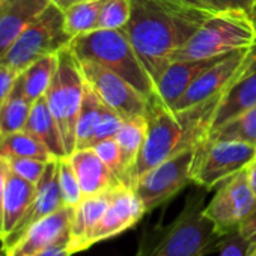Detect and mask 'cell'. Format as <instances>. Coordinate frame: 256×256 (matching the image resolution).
<instances>
[{
  "label": "cell",
  "mask_w": 256,
  "mask_h": 256,
  "mask_svg": "<svg viewBox=\"0 0 256 256\" xmlns=\"http://www.w3.org/2000/svg\"><path fill=\"white\" fill-rule=\"evenodd\" d=\"M211 14L172 0H132V16L124 30L154 83Z\"/></svg>",
  "instance_id": "1"
},
{
  "label": "cell",
  "mask_w": 256,
  "mask_h": 256,
  "mask_svg": "<svg viewBox=\"0 0 256 256\" xmlns=\"http://www.w3.org/2000/svg\"><path fill=\"white\" fill-rule=\"evenodd\" d=\"M220 95L180 112L168 107L158 92L146 98V134L130 174V188L152 168L194 148L208 138Z\"/></svg>",
  "instance_id": "2"
},
{
  "label": "cell",
  "mask_w": 256,
  "mask_h": 256,
  "mask_svg": "<svg viewBox=\"0 0 256 256\" xmlns=\"http://www.w3.org/2000/svg\"><path fill=\"white\" fill-rule=\"evenodd\" d=\"M204 198L190 194L172 223L145 229L136 256H205L218 250L224 235L205 214Z\"/></svg>",
  "instance_id": "3"
},
{
  "label": "cell",
  "mask_w": 256,
  "mask_h": 256,
  "mask_svg": "<svg viewBox=\"0 0 256 256\" xmlns=\"http://www.w3.org/2000/svg\"><path fill=\"white\" fill-rule=\"evenodd\" d=\"M70 48L78 60H92L116 72L145 98L157 92L124 29H95L72 38Z\"/></svg>",
  "instance_id": "4"
},
{
  "label": "cell",
  "mask_w": 256,
  "mask_h": 256,
  "mask_svg": "<svg viewBox=\"0 0 256 256\" xmlns=\"http://www.w3.org/2000/svg\"><path fill=\"white\" fill-rule=\"evenodd\" d=\"M256 44V26L248 14L240 11L212 12L193 36L174 54L175 60L217 58Z\"/></svg>",
  "instance_id": "5"
},
{
  "label": "cell",
  "mask_w": 256,
  "mask_h": 256,
  "mask_svg": "<svg viewBox=\"0 0 256 256\" xmlns=\"http://www.w3.org/2000/svg\"><path fill=\"white\" fill-rule=\"evenodd\" d=\"M84 86L80 62L68 46L58 53V68L46 94V101L60 128L68 156L76 151V126Z\"/></svg>",
  "instance_id": "6"
},
{
  "label": "cell",
  "mask_w": 256,
  "mask_h": 256,
  "mask_svg": "<svg viewBox=\"0 0 256 256\" xmlns=\"http://www.w3.org/2000/svg\"><path fill=\"white\" fill-rule=\"evenodd\" d=\"M71 40L72 38L65 30L64 11L58 5L50 4L47 10L22 32L0 62L20 74L40 58L56 54L68 47Z\"/></svg>",
  "instance_id": "7"
},
{
  "label": "cell",
  "mask_w": 256,
  "mask_h": 256,
  "mask_svg": "<svg viewBox=\"0 0 256 256\" xmlns=\"http://www.w3.org/2000/svg\"><path fill=\"white\" fill-rule=\"evenodd\" d=\"M256 158V146L240 140L204 139L193 148L192 182L211 190L246 169Z\"/></svg>",
  "instance_id": "8"
},
{
  "label": "cell",
  "mask_w": 256,
  "mask_h": 256,
  "mask_svg": "<svg viewBox=\"0 0 256 256\" xmlns=\"http://www.w3.org/2000/svg\"><path fill=\"white\" fill-rule=\"evenodd\" d=\"M192 160L193 148L152 168L136 181L133 190L140 198L146 212L166 204L192 182Z\"/></svg>",
  "instance_id": "9"
},
{
  "label": "cell",
  "mask_w": 256,
  "mask_h": 256,
  "mask_svg": "<svg viewBox=\"0 0 256 256\" xmlns=\"http://www.w3.org/2000/svg\"><path fill=\"white\" fill-rule=\"evenodd\" d=\"M84 82L98 94V96L114 110L122 119L145 116L146 98L126 80L108 68L92 62L78 60Z\"/></svg>",
  "instance_id": "10"
},
{
  "label": "cell",
  "mask_w": 256,
  "mask_h": 256,
  "mask_svg": "<svg viewBox=\"0 0 256 256\" xmlns=\"http://www.w3.org/2000/svg\"><path fill=\"white\" fill-rule=\"evenodd\" d=\"M256 205V196L250 188L246 169L223 181L205 206V214L222 235L238 230L240 223Z\"/></svg>",
  "instance_id": "11"
},
{
  "label": "cell",
  "mask_w": 256,
  "mask_h": 256,
  "mask_svg": "<svg viewBox=\"0 0 256 256\" xmlns=\"http://www.w3.org/2000/svg\"><path fill=\"white\" fill-rule=\"evenodd\" d=\"M256 106V44L252 47L246 60L242 62L236 76L230 80L226 89L222 92L212 124V133L222 125L238 118L244 112Z\"/></svg>",
  "instance_id": "12"
},
{
  "label": "cell",
  "mask_w": 256,
  "mask_h": 256,
  "mask_svg": "<svg viewBox=\"0 0 256 256\" xmlns=\"http://www.w3.org/2000/svg\"><path fill=\"white\" fill-rule=\"evenodd\" d=\"M74 208L64 205L58 211L38 220L14 246L4 252V256H34L52 246L68 242Z\"/></svg>",
  "instance_id": "13"
},
{
  "label": "cell",
  "mask_w": 256,
  "mask_h": 256,
  "mask_svg": "<svg viewBox=\"0 0 256 256\" xmlns=\"http://www.w3.org/2000/svg\"><path fill=\"white\" fill-rule=\"evenodd\" d=\"M250 50H252V47L235 50V52L226 54L223 59H220L214 65H211L210 68H206L202 74H199L193 80V83L182 94V96L176 101V104L172 107V110L180 112L187 107L196 106L202 101H206L208 98H211L217 94H222L226 89V86L230 83V80L240 71L242 62L246 60Z\"/></svg>",
  "instance_id": "14"
},
{
  "label": "cell",
  "mask_w": 256,
  "mask_h": 256,
  "mask_svg": "<svg viewBox=\"0 0 256 256\" xmlns=\"http://www.w3.org/2000/svg\"><path fill=\"white\" fill-rule=\"evenodd\" d=\"M146 214L138 193L124 184L110 192L108 206L89 240V247L133 228Z\"/></svg>",
  "instance_id": "15"
},
{
  "label": "cell",
  "mask_w": 256,
  "mask_h": 256,
  "mask_svg": "<svg viewBox=\"0 0 256 256\" xmlns=\"http://www.w3.org/2000/svg\"><path fill=\"white\" fill-rule=\"evenodd\" d=\"M62 206H64V200L59 187L58 158H54L47 163L44 175L36 184V194L29 210L26 211L23 218L17 223V226L12 229V232L5 240H2V250L5 252L6 248L14 246L38 220L58 211Z\"/></svg>",
  "instance_id": "16"
},
{
  "label": "cell",
  "mask_w": 256,
  "mask_h": 256,
  "mask_svg": "<svg viewBox=\"0 0 256 256\" xmlns=\"http://www.w3.org/2000/svg\"><path fill=\"white\" fill-rule=\"evenodd\" d=\"M52 0H0V60Z\"/></svg>",
  "instance_id": "17"
},
{
  "label": "cell",
  "mask_w": 256,
  "mask_h": 256,
  "mask_svg": "<svg viewBox=\"0 0 256 256\" xmlns=\"http://www.w3.org/2000/svg\"><path fill=\"white\" fill-rule=\"evenodd\" d=\"M68 158L78 178L83 198L113 190L122 184L92 148L76 150Z\"/></svg>",
  "instance_id": "18"
},
{
  "label": "cell",
  "mask_w": 256,
  "mask_h": 256,
  "mask_svg": "<svg viewBox=\"0 0 256 256\" xmlns=\"http://www.w3.org/2000/svg\"><path fill=\"white\" fill-rule=\"evenodd\" d=\"M232 53V52H230ZM229 54V53H226ZM226 54L211 58V59H200V60H175L170 62L169 66L163 71L160 78L156 83V89L164 104L168 107H174L176 101L182 96V94L188 89L193 80L202 74L206 68L223 59Z\"/></svg>",
  "instance_id": "19"
},
{
  "label": "cell",
  "mask_w": 256,
  "mask_h": 256,
  "mask_svg": "<svg viewBox=\"0 0 256 256\" xmlns=\"http://www.w3.org/2000/svg\"><path fill=\"white\" fill-rule=\"evenodd\" d=\"M110 192L112 190L94 196H84L82 202L74 208L71 238L68 246L72 254L89 248V240L108 206Z\"/></svg>",
  "instance_id": "20"
},
{
  "label": "cell",
  "mask_w": 256,
  "mask_h": 256,
  "mask_svg": "<svg viewBox=\"0 0 256 256\" xmlns=\"http://www.w3.org/2000/svg\"><path fill=\"white\" fill-rule=\"evenodd\" d=\"M24 130L30 133L34 138H36L50 151L53 158L68 157L60 128L48 108L46 96L36 100L32 104Z\"/></svg>",
  "instance_id": "21"
},
{
  "label": "cell",
  "mask_w": 256,
  "mask_h": 256,
  "mask_svg": "<svg viewBox=\"0 0 256 256\" xmlns=\"http://www.w3.org/2000/svg\"><path fill=\"white\" fill-rule=\"evenodd\" d=\"M35 194L36 184L23 180L10 169L4 193V235L0 241L5 240L23 218L30 204L34 202Z\"/></svg>",
  "instance_id": "22"
},
{
  "label": "cell",
  "mask_w": 256,
  "mask_h": 256,
  "mask_svg": "<svg viewBox=\"0 0 256 256\" xmlns=\"http://www.w3.org/2000/svg\"><path fill=\"white\" fill-rule=\"evenodd\" d=\"M145 134H146L145 116H134L130 119H124L119 132L114 136L122 157V170H124L122 182L126 187H130V174L142 150Z\"/></svg>",
  "instance_id": "23"
},
{
  "label": "cell",
  "mask_w": 256,
  "mask_h": 256,
  "mask_svg": "<svg viewBox=\"0 0 256 256\" xmlns=\"http://www.w3.org/2000/svg\"><path fill=\"white\" fill-rule=\"evenodd\" d=\"M58 68V53L47 54L32 62L24 71L18 74V82L23 88L24 95L30 102L46 96L53 76Z\"/></svg>",
  "instance_id": "24"
},
{
  "label": "cell",
  "mask_w": 256,
  "mask_h": 256,
  "mask_svg": "<svg viewBox=\"0 0 256 256\" xmlns=\"http://www.w3.org/2000/svg\"><path fill=\"white\" fill-rule=\"evenodd\" d=\"M106 106L107 104L98 96V94L86 83L83 102H82L80 114L77 119V126H76V150L92 146L94 134H95V130H96Z\"/></svg>",
  "instance_id": "25"
},
{
  "label": "cell",
  "mask_w": 256,
  "mask_h": 256,
  "mask_svg": "<svg viewBox=\"0 0 256 256\" xmlns=\"http://www.w3.org/2000/svg\"><path fill=\"white\" fill-rule=\"evenodd\" d=\"M32 104L34 102H30L24 95L17 77L12 92L0 106V138L24 130Z\"/></svg>",
  "instance_id": "26"
},
{
  "label": "cell",
  "mask_w": 256,
  "mask_h": 256,
  "mask_svg": "<svg viewBox=\"0 0 256 256\" xmlns=\"http://www.w3.org/2000/svg\"><path fill=\"white\" fill-rule=\"evenodd\" d=\"M0 156L4 158H36L42 162L54 160L50 151L26 130L0 138Z\"/></svg>",
  "instance_id": "27"
},
{
  "label": "cell",
  "mask_w": 256,
  "mask_h": 256,
  "mask_svg": "<svg viewBox=\"0 0 256 256\" xmlns=\"http://www.w3.org/2000/svg\"><path fill=\"white\" fill-rule=\"evenodd\" d=\"M102 5L104 0H90V2H77L62 10L66 34L71 38H76L98 29Z\"/></svg>",
  "instance_id": "28"
},
{
  "label": "cell",
  "mask_w": 256,
  "mask_h": 256,
  "mask_svg": "<svg viewBox=\"0 0 256 256\" xmlns=\"http://www.w3.org/2000/svg\"><path fill=\"white\" fill-rule=\"evenodd\" d=\"M212 140H240L256 146V106L208 134Z\"/></svg>",
  "instance_id": "29"
},
{
  "label": "cell",
  "mask_w": 256,
  "mask_h": 256,
  "mask_svg": "<svg viewBox=\"0 0 256 256\" xmlns=\"http://www.w3.org/2000/svg\"><path fill=\"white\" fill-rule=\"evenodd\" d=\"M58 176L64 205L76 208L83 199V192L68 157L58 158Z\"/></svg>",
  "instance_id": "30"
},
{
  "label": "cell",
  "mask_w": 256,
  "mask_h": 256,
  "mask_svg": "<svg viewBox=\"0 0 256 256\" xmlns=\"http://www.w3.org/2000/svg\"><path fill=\"white\" fill-rule=\"evenodd\" d=\"M132 16V0H104L98 29H124Z\"/></svg>",
  "instance_id": "31"
},
{
  "label": "cell",
  "mask_w": 256,
  "mask_h": 256,
  "mask_svg": "<svg viewBox=\"0 0 256 256\" xmlns=\"http://www.w3.org/2000/svg\"><path fill=\"white\" fill-rule=\"evenodd\" d=\"M92 150L98 154V157L104 162V164L116 175V178L122 182L124 180V170H122V157L120 150L114 138L104 139L92 146ZM124 184V182H122ZM125 186V184H124Z\"/></svg>",
  "instance_id": "32"
},
{
  "label": "cell",
  "mask_w": 256,
  "mask_h": 256,
  "mask_svg": "<svg viewBox=\"0 0 256 256\" xmlns=\"http://www.w3.org/2000/svg\"><path fill=\"white\" fill-rule=\"evenodd\" d=\"M6 162L10 164V169L16 175L22 176L23 180H26L32 184H38V181L44 175V170L48 163V162H42V160H36V158H10Z\"/></svg>",
  "instance_id": "33"
},
{
  "label": "cell",
  "mask_w": 256,
  "mask_h": 256,
  "mask_svg": "<svg viewBox=\"0 0 256 256\" xmlns=\"http://www.w3.org/2000/svg\"><path fill=\"white\" fill-rule=\"evenodd\" d=\"M220 256H247L250 244L240 235L238 230L224 235L218 246Z\"/></svg>",
  "instance_id": "34"
},
{
  "label": "cell",
  "mask_w": 256,
  "mask_h": 256,
  "mask_svg": "<svg viewBox=\"0 0 256 256\" xmlns=\"http://www.w3.org/2000/svg\"><path fill=\"white\" fill-rule=\"evenodd\" d=\"M205 8L211 12L240 11L250 16L254 0H202Z\"/></svg>",
  "instance_id": "35"
},
{
  "label": "cell",
  "mask_w": 256,
  "mask_h": 256,
  "mask_svg": "<svg viewBox=\"0 0 256 256\" xmlns=\"http://www.w3.org/2000/svg\"><path fill=\"white\" fill-rule=\"evenodd\" d=\"M17 77H18V72L16 70L0 62V106L5 102V100L12 92Z\"/></svg>",
  "instance_id": "36"
},
{
  "label": "cell",
  "mask_w": 256,
  "mask_h": 256,
  "mask_svg": "<svg viewBox=\"0 0 256 256\" xmlns=\"http://www.w3.org/2000/svg\"><path fill=\"white\" fill-rule=\"evenodd\" d=\"M238 232L250 246H253L256 242V205L247 214V217L240 223Z\"/></svg>",
  "instance_id": "37"
},
{
  "label": "cell",
  "mask_w": 256,
  "mask_h": 256,
  "mask_svg": "<svg viewBox=\"0 0 256 256\" xmlns=\"http://www.w3.org/2000/svg\"><path fill=\"white\" fill-rule=\"evenodd\" d=\"M8 172H10V164L6 158L0 156V238L4 235V193H5Z\"/></svg>",
  "instance_id": "38"
},
{
  "label": "cell",
  "mask_w": 256,
  "mask_h": 256,
  "mask_svg": "<svg viewBox=\"0 0 256 256\" xmlns=\"http://www.w3.org/2000/svg\"><path fill=\"white\" fill-rule=\"evenodd\" d=\"M70 244L68 242H62V244H56V246H52L34 256H71V250L68 247Z\"/></svg>",
  "instance_id": "39"
},
{
  "label": "cell",
  "mask_w": 256,
  "mask_h": 256,
  "mask_svg": "<svg viewBox=\"0 0 256 256\" xmlns=\"http://www.w3.org/2000/svg\"><path fill=\"white\" fill-rule=\"evenodd\" d=\"M246 174H247V180H248L250 188L253 190V193L256 196V158L248 163V166L246 168Z\"/></svg>",
  "instance_id": "40"
},
{
  "label": "cell",
  "mask_w": 256,
  "mask_h": 256,
  "mask_svg": "<svg viewBox=\"0 0 256 256\" xmlns=\"http://www.w3.org/2000/svg\"><path fill=\"white\" fill-rule=\"evenodd\" d=\"M77 2H90V0H52V4L58 5L60 10H65V8H68L70 5L77 4Z\"/></svg>",
  "instance_id": "41"
},
{
  "label": "cell",
  "mask_w": 256,
  "mask_h": 256,
  "mask_svg": "<svg viewBox=\"0 0 256 256\" xmlns=\"http://www.w3.org/2000/svg\"><path fill=\"white\" fill-rule=\"evenodd\" d=\"M172 2H176V4H181V5H188V6H194V8H205L202 0H172Z\"/></svg>",
  "instance_id": "42"
},
{
  "label": "cell",
  "mask_w": 256,
  "mask_h": 256,
  "mask_svg": "<svg viewBox=\"0 0 256 256\" xmlns=\"http://www.w3.org/2000/svg\"><path fill=\"white\" fill-rule=\"evenodd\" d=\"M250 18L253 20V23H254V26H256V0H254L253 8H252V11H250Z\"/></svg>",
  "instance_id": "43"
},
{
  "label": "cell",
  "mask_w": 256,
  "mask_h": 256,
  "mask_svg": "<svg viewBox=\"0 0 256 256\" xmlns=\"http://www.w3.org/2000/svg\"><path fill=\"white\" fill-rule=\"evenodd\" d=\"M247 256H256V242L253 246H250V250H248Z\"/></svg>",
  "instance_id": "44"
}]
</instances>
